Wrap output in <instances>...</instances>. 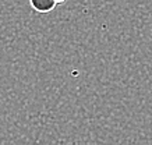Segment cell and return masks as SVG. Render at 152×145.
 <instances>
[{
	"instance_id": "1",
	"label": "cell",
	"mask_w": 152,
	"mask_h": 145,
	"mask_svg": "<svg viewBox=\"0 0 152 145\" xmlns=\"http://www.w3.org/2000/svg\"><path fill=\"white\" fill-rule=\"evenodd\" d=\"M57 4L59 3L53 1V0H31L29 1V6L37 13H50Z\"/></svg>"
}]
</instances>
